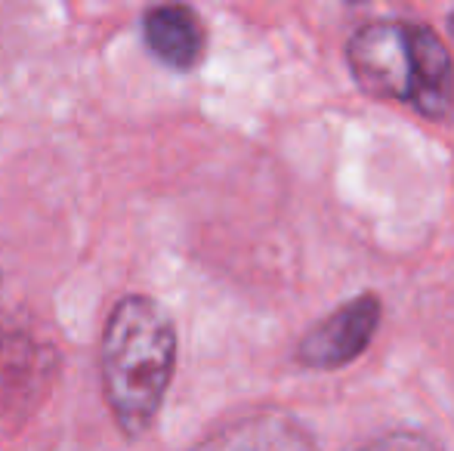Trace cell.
Segmentation results:
<instances>
[{"label":"cell","instance_id":"6da1fadb","mask_svg":"<svg viewBox=\"0 0 454 451\" xmlns=\"http://www.w3.org/2000/svg\"><path fill=\"white\" fill-rule=\"evenodd\" d=\"M102 390L118 427L143 436L155 424L176 365L170 315L145 294H127L108 313L102 331Z\"/></svg>","mask_w":454,"mask_h":451},{"label":"cell","instance_id":"7a4b0ae2","mask_svg":"<svg viewBox=\"0 0 454 451\" xmlns=\"http://www.w3.org/2000/svg\"><path fill=\"white\" fill-rule=\"evenodd\" d=\"M353 78L377 99L411 105L430 121L454 112V62L445 41L427 25L368 22L349 37Z\"/></svg>","mask_w":454,"mask_h":451},{"label":"cell","instance_id":"3957f363","mask_svg":"<svg viewBox=\"0 0 454 451\" xmlns=\"http://www.w3.org/2000/svg\"><path fill=\"white\" fill-rule=\"evenodd\" d=\"M380 328V300L362 294L322 319L297 346V362L316 371H334L356 362Z\"/></svg>","mask_w":454,"mask_h":451},{"label":"cell","instance_id":"277c9868","mask_svg":"<svg viewBox=\"0 0 454 451\" xmlns=\"http://www.w3.org/2000/svg\"><path fill=\"white\" fill-rule=\"evenodd\" d=\"M192 451H318L312 433L285 411H254L216 427Z\"/></svg>","mask_w":454,"mask_h":451},{"label":"cell","instance_id":"5b68a950","mask_svg":"<svg viewBox=\"0 0 454 451\" xmlns=\"http://www.w3.org/2000/svg\"><path fill=\"white\" fill-rule=\"evenodd\" d=\"M143 37L149 50L170 68L198 66L204 53V25L192 6L158 4L143 16Z\"/></svg>","mask_w":454,"mask_h":451},{"label":"cell","instance_id":"8992f818","mask_svg":"<svg viewBox=\"0 0 454 451\" xmlns=\"http://www.w3.org/2000/svg\"><path fill=\"white\" fill-rule=\"evenodd\" d=\"M359 451H442V448L427 433H418V430H393V433H383L377 439H371Z\"/></svg>","mask_w":454,"mask_h":451}]
</instances>
